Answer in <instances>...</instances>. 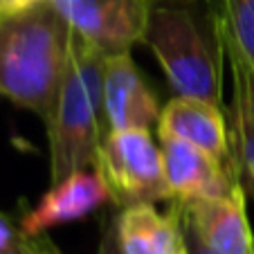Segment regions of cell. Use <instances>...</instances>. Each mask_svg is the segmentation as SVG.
Segmentation results:
<instances>
[{"instance_id": "cell-6", "label": "cell", "mask_w": 254, "mask_h": 254, "mask_svg": "<svg viewBox=\"0 0 254 254\" xmlns=\"http://www.w3.org/2000/svg\"><path fill=\"white\" fill-rule=\"evenodd\" d=\"M158 139L173 202L187 205L207 198H221L227 196L236 187V183H241L239 169L221 162L196 144L176 137Z\"/></svg>"}, {"instance_id": "cell-7", "label": "cell", "mask_w": 254, "mask_h": 254, "mask_svg": "<svg viewBox=\"0 0 254 254\" xmlns=\"http://www.w3.org/2000/svg\"><path fill=\"white\" fill-rule=\"evenodd\" d=\"M106 202H113V198L104 178L95 169H79L52 183L41 200L20 218L18 230L27 239L41 236L52 227L83 221Z\"/></svg>"}, {"instance_id": "cell-18", "label": "cell", "mask_w": 254, "mask_h": 254, "mask_svg": "<svg viewBox=\"0 0 254 254\" xmlns=\"http://www.w3.org/2000/svg\"><path fill=\"white\" fill-rule=\"evenodd\" d=\"M32 241H34V245L41 250V254H63L61 250L57 248V243H54L52 239H48L45 234H41V236H32Z\"/></svg>"}, {"instance_id": "cell-14", "label": "cell", "mask_w": 254, "mask_h": 254, "mask_svg": "<svg viewBox=\"0 0 254 254\" xmlns=\"http://www.w3.org/2000/svg\"><path fill=\"white\" fill-rule=\"evenodd\" d=\"M95 254H124L117 241V227H115V216H106L99 227V245H97Z\"/></svg>"}, {"instance_id": "cell-8", "label": "cell", "mask_w": 254, "mask_h": 254, "mask_svg": "<svg viewBox=\"0 0 254 254\" xmlns=\"http://www.w3.org/2000/svg\"><path fill=\"white\" fill-rule=\"evenodd\" d=\"M101 97L108 130L151 128L158 124L162 106L153 88L144 81L130 52L108 54L104 59Z\"/></svg>"}, {"instance_id": "cell-11", "label": "cell", "mask_w": 254, "mask_h": 254, "mask_svg": "<svg viewBox=\"0 0 254 254\" xmlns=\"http://www.w3.org/2000/svg\"><path fill=\"white\" fill-rule=\"evenodd\" d=\"M115 227L124 254H187L180 211L173 202L167 214L149 202L120 207Z\"/></svg>"}, {"instance_id": "cell-5", "label": "cell", "mask_w": 254, "mask_h": 254, "mask_svg": "<svg viewBox=\"0 0 254 254\" xmlns=\"http://www.w3.org/2000/svg\"><path fill=\"white\" fill-rule=\"evenodd\" d=\"M81 41L99 52H130L142 43L153 0H50Z\"/></svg>"}, {"instance_id": "cell-3", "label": "cell", "mask_w": 254, "mask_h": 254, "mask_svg": "<svg viewBox=\"0 0 254 254\" xmlns=\"http://www.w3.org/2000/svg\"><path fill=\"white\" fill-rule=\"evenodd\" d=\"M106 54L74 34L70 61L50 117L43 122L50 139V180L95 167L104 135L108 133L101 97Z\"/></svg>"}, {"instance_id": "cell-15", "label": "cell", "mask_w": 254, "mask_h": 254, "mask_svg": "<svg viewBox=\"0 0 254 254\" xmlns=\"http://www.w3.org/2000/svg\"><path fill=\"white\" fill-rule=\"evenodd\" d=\"M20 239V230L0 211V254H11Z\"/></svg>"}, {"instance_id": "cell-2", "label": "cell", "mask_w": 254, "mask_h": 254, "mask_svg": "<svg viewBox=\"0 0 254 254\" xmlns=\"http://www.w3.org/2000/svg\"><path fill=\"white\" fill-rule=\"evenodd\" d=\"M142 43L160 63L176 95L198 97L223 108L225 50L207 5L153 2Z\"/></svg>"}, {"instance_id": "cell-1", "label": "cell", "mask_w": 254, "mask_h": 254, "mask_svg": "<svg viewBox=\"0 0 254 254\" xmlns=\"http://www.w3.org/2000/svg\"><path fill=\"white\" fill-rule=\"evenodd\" d=\"M74 32L52 2L0 20V97L48 120L57 101Z\"/></svg>"}, {"instance_id": "cell-4", "label": "cell", "mask_w": 254, "mask_h": 254, "mask_svg": "<svg viewBox=\"0 0 254 254\" xmlns=\"http://www.w3.org/2000/svg\"><path fill=\"white\" fill-rule=\"evenodd\" d=\"M92 169L104 178L117 207L171 200L162 149L153 142L151 128L108 130Z\"/></svg>"}, {"instance_id": "cell-17", "label": "cell", "mask_w": 254, "mask_h": 254, "mask_svg": "<svg viewBox=\"0 0 254 254\" xmlns=\"http://www.w3.org/2000/svg\"><path fill=\"white\" fill-rule=\"evenodd\" d=\"M173 205H176V202H173ZM176 207H178V205H176ZM178 211H180V209H178ZM180 223H183L185 243H187V254H216L214 250H209L205 243H202L200 236H198L196 232H193V227L183 218V214H180Z\"/></svg>"}, {"instance_id": "cell-9", "label": "cell", "mask_w": 254, "mask_h": 254, "mask_svg": "<svg viewBox=\"0 0 254 254\" xmlns=\"http://www.w3.org/2000/svg\"><path fill=\"white\" fill-rule=\"evenodd\" d=\"M176 205L202 243L216 254H254V234L248 221V191L243 183H236L227 196Z\"/></svg>"}, {"instance_id": "cell-19", "label": "cell", "mask_w": 254, "mask_h": 254, "mask_svg": "<svg viewBox=\"0 0 254 254\" xmlns=\"http://www.w3.org/2000/svg\"><path fill=\"white\" fill-rule=\"evenodd\" d=\"M11 254H41V250L34 245L32 239H27V236L20 234L18 243H16V248H14V252H11Z\"/></svg>"}, {"instance_id": "cell-10", "label": "cell", "mask_w": 254, "mask_h": 254, "mask_svg": "<svg viewBox=\"0 0 254 254\" xmlns=\"http://www.w3.org/2000/svg\"><path fill=\"white\" fill-rule=\"evenodd\" d=\"M158 137H176L200 146L221 162L236 167L232 155L230 124L221 106L198 97L176 95L162 106L158 117Z\"/></svg>"}, {"instance_id": "cell-20", "label": "cell", "mask_w": 254, "mask_h": 254, "mask_svg": "<svg viewBox=\"0 0 254 254\" xmlns=\"http://www.w3.org/2000/svg\"><path fill=\"white\" fill-rule=\"evenodd\" d=\"M153 2H196V0H153Z\"/></svg>"}, {"instance_id": "cell-16", "label": "cell", "mask_w": 254, "mask_h": 254, "mask_svg": "<svg viewBox=\"0 0 254 254\" xmlns=\"http://www.w3.org/2000/svg\"><path fill=\"white\" fill-rule=\"evenodd\" d=\"M43 2H48V0H0V20L20 16L34 7L43 5Z\"/></svg>"}, {"instance_id": "cell-12", "label": "cell", "mask_w": 254, "mask_h": 254, "mask_svg": "<svg viewBox=\"0 0 254 254\" xmlns=\"http://www.w3.org/2000/svg\"><path fill=\"white\" fill-rule=\"evenodd\" d=\"M225 61L230 63L234 90L230 106L232 155L245 191L254 196V70L234 50H225Z\"/></svg>"}, {"instance_id": "cell-13", "label": "cell", "mask_w": 254, "mask_h": 254, "mask_svg": "<svg viewBox=\"0 0 254 254\" xmlns=\"http://www.w3.org/2000/svg\"><path fill=\"white\" fill-rule=\"evenodd\" d=\"M223 48L234 50L254 70V0H207Z\"/></svg>"}]
</instances>
